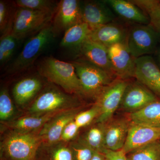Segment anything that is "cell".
I'll return each instance as SVG.
<instances>
[{
	"label": "cell",
	"mask_w": 160,
	"mask_h": 160,
	"mask_svg": "<svg viewBox=\"0 0 160 160\" xmlns=\"http://www.w3.org/2000/svg\"><path fill=\"white\" fill-rule=\"evenodd\" d=\"M15 108L7 89L3 88L0 92V121L1 123L12 120Z\"/></svg>",
	"instance_id": "obj_29"
},
{
	"label": "cell",
	"mask_w": 160,
	"mask_h": 160,
	"mask_svg": "<svg viewBox=\"0 0 160 160\" xmlns=\"http://www.w3.org/2000/svg\"><path fill=\"white\" fill-rule=\"evenodd\" d=\"M90 160H106L105 155L102 153L95 152L93 156Z\"/></svg>",
	"instance_id": "obj_36"
},
{
	"label": "cell",
	"mask_w": 160,
	"mask_h": 160,
	"mask_svg": "<svg viewBox=\"0 0 160 160\" xmlns=\"http://www.w3.org/2000/svg\"><path fill=\"white\" fill-rule=\"evenodd\" d=\"M157 101L158 100L156 96L137 80L133 82L128 83L120 106L126 111L132 113Z\"/></svg>",
	"instance_id": "obj_11"
},
{
	"label": "cell",
	"mask_w": 160,
	"mask_h": 160,
	"mask_svg": "<svg viewBox=\"0 0 160 160\" xmlns=\"http://www.w3.org/2000/svg\"><path fill=\"white\" fill-rule=\"evenodd\" d=\"M54 13L18 8L14 12L11 29L18 40L38 32L51 23Z\"/></svg>",
	"instance_id": "obj_6"
},
{
	"label": "cell",
	"mask_w": 160,
	"mask_h": 160,
	"mask_svg": "<svg viewBox=\"0 0 160 160\" xmlns=\"http://www.w3.org/2000/svg\"><path fill=\"white\" fill-rule=\"evenodd\" d=\"M108 49L116 77L125 80L135 78L136 58L130 53L126 44H116Z\"/></svg>",
	"instance_id": "obj_10"
},
{
	"label": "cell",
	"mask_w": 160,
	"mask_h": 160,
	"mask_svg": "<svg viewBox=\"0 0 160 160\" xmlns=\"http://www.w3.org/2000/svg\"><path fill=\"white\" fill-rule=\"evenodd\" d=\"M39 130H9L1 142V159L35 160L38 149L42 143Z\"/></svg>",
	"instance_id": "obj_1"
},
{
	"label": "cell",
	"mask_w": 160,
	"mask_h": 160,
	"mask_svg": "<svg viewBox=\"0 0 160 160\" xmlns=\"http://www.w3.org/2000/svg\"><path fill=\"white\" fill-rule=\"evenodd\" d=\"M131 1L147 15L149 18V25L160 37V1L131 0Z\"/></svg>",
	"instance_id": "obj_26"
},
{
	"label": "cell",
	"mask_w": 160,
	"mask_h": 160,
	"mask_svg": "<svg viewBox=\"0 0 160 160\" xmlns=\"http://www.w3.org/2000/svg\"><path fill=\"white\" fill-rule=\"evenodd\" d=\"M80 128L78 127L74 121V119L66 126L63 130L60 141L70 142L77 135Z\"/></svg>",
	"instance_id": "obj_34"
},
{
	"label": "cell",
	"mask_w": 160,
	"mask_h": 160,
	"mask_svg": "<svg viewBox=\"0 0 160 160\" xmlns=\"http://www.w3.org/2000/svg\"></svg>",
	"instance_id": "obj_39"
},
{
	"label": "cell",
	"mask_w": 160,
	"mask_h": 160,
	"mask_svg": "<svg viewBox=\"0 0 160 160\" xmlns=\"http://www.w3.org/2000/svg\"><path fill=\"white\" fill-rule=\"evenodd\" d=\"M82 22L81 2L77 0H62L58 5L52 25L55 35L65 32L72 26Z\"/></svg>",
	"instance_id": "obj_9"
},
{
	"label": "cell",
	"mask_w": 160,
	"mask_h": 160,
	"mask_svg": "<svg viewBox=\"0 0 160 160\" xmlns=\"http://www.w3.org/2000/svg\"><path fill=\"white\" fill-rule=\"evenodd\" d=\"M35 160H74L69 142L59 141L48 144L42 142Z\"/></svg>",
	"instance_id": "obj_22"
},
{
	"label": "cell",
	"mask_w": 160,
	"mask_h": 160,
	"mask_svg": "<svg viewBox=\"0 0 160 160\" xmlns=\"http://www.w3.org/2000/svg\"><path fill=\"white\" fill-rule=\"evenodd\" d=\"M131 121L124 118L112 119L104 123L105 145L106 149L117 151L122 149Z\"/></svg>",
	"instance_id": "obj_18"
},
{
	"label": "cell",
	"mask_w": 160,
	"mask_h": 160,
	"mask_svg": "<svg viewBox=\"0 0 160 160\" xmlns=\"http://www.w3.org/2000/svg\"><path fill=\"white\" fill-rule=\"evenodd\" d=\"M69 144L74 160H90L96 152L79 141Z\"/></svg>",
	"instance_id": "obj_32"
},
{
	"label": "cell",
	"mask_w": 160,
	"mask_h": 160,
	"mask_svg": "<svg viewBox=\"0 0 160 160\" xmlns=\"http://www.w3.org/2000/svg\"><path fill=\"white\" fill-rule=\"evenodd\" d=\"M103 154L106 160H128L127 154L123 149L117 151L106 149Z\"/></svg>",
	"instance_id": "obj_35"
},
{
	"label": "cell",
	"mask_w": 160,
	"mask_h": 160,
	"mask_svg": "<svg viewBox=\"0 0 160 160\" xmlns=\"http://www.w3.org/2000/svg\"><path fill=\"white\" fill-rule=\"evenodd\" d=\"M37 70L40 75L60 86L65 92L83 96L81 83L72 63L49 57L39 63Z\"/></svg>",
	"instance_id": "obj_2"
},
{
	"label": "cell",
	"mask_w": 160,
	"mask_h": 160,
	"mask_svg": "<svg viewBox=\"0 0 160 160\" xmlns=\"http://www.w3.org/2000/svg\"><path fill=\"white\" fill-rule=\"evenodd\" d=\"M78 95L70 94L55 86L43 89L28 107L24 116H42L80 107Z\"/></svg>",
	"instance_id": "obj_3"
},
{
	"label": "cell",
	"mask_w": 160,
	"mask_h": 160,
	"mask_svg": "<svg viewBox=\"0 0 160 160\" xmlns=\"http://www.w3.org/2000/svg\"><path fill=\"white\" fill-rule=\"evenodd\" d=\"M91 29L88 24L78 23L69 28L65 32L61 46L66 48H75L76 50L85 41L89 39Z\"/></svg>",
	"instance_id": "obj_23"
},
{
	"label": "cell",
	"mask_w": 160,
	"mask_h": 160,
	"mask_svg": "<svg viewBox=\"0 0 160 160\" xmlns=\"http://www.w3.org/2000/svg\"><path fill=\"white\" fill-rule=\"evenodd\" d=\"M83 22L91 29L115 22L116 15L104 1H86L81 2Z\"/></svg>",
	"instance_id": "obj_13"
},
{
	"label": "cell",
	"mask_w": 160,
	"mask_h": 160,
	"mask_svg": "<svg viewBox=\"0 0 160 160\" xmlns=\"http://www.w3.org/2000/svg\"><path fill=\"white\" fill-rule=\"evenodd\" d=\"M128 154V160H160V142L150 143Z\"/></svg>",
	"instance_id": "obj_28"
},
{
	"label": "cell",
	"mask_w": 160,
	"mask_h": 160,
	"mask_svg": "<svg viewBox=\"0 0 160 160\" xmlns=\"http://www.w3.org/2000/svg\"><path fill=\"white\" fill-rule=\"evenodd\" d=\"M160 41V36L149 24H135L129 28L126 46L132 56L138 58L155 53Z\"/></svg>",
	"instance_id": "obj_7"
},
{
	"label": "cell",
	"mask_w": 160,
	"mask_h": 160,
	"mask_svg": "<svg viewBox=\"0 0 160 160\" xmlns=\"http://www.w3.org/2000/svg\"><path fill=\"white\" fill-rule=\"evenodd\" d=\"M76 51L79 59L89 62L115 76L108 48L106 46L88 39Z\"/></svg>",
	"instance_id": "obj_16"
},
{
	"label": "cell",
	"mask_w": 160,
	"mask_h": 160,
	"mask_svg": "<svg viewBox=\"0 0 160 160\" xmlns=\"http://www.w3.org/2000/svg\"><path fill=\"white\" fill-rule=\"evenodd\" d=\"M160 139V128L131 122L122 149L126 154H128L135 149L158 142Z\"/></svg>",
	"instance_id": "obj_15"
},
{
	"label": "cell",
	"mask_w": 160,
	"mask_h": 160,
	"mask_svg": "<svg viewBox=\"0 0 160 160\" xmlns=\"http://www.w3.org/2000/svg\"><path fill=\"white\" fill-rule=\"evenodd\" d=\"M113 11L126 22L138 25H149L147 15L131 1L104 0Z\"/></svg>",
	"instance_id": "obj_19"
},
{
	"label": "cell",
	"mask_w": 160,
	"mask_h": 160,
	"mask_svg": "<svg viewBox=\"0 0 160 160\" xmlns=\"http://www.w3.org/2000/svg\"><path fill=\"white\" fill-rule=\"evenodd\" d=\"M14 12H11L9 5L5 1H0V30L1 34L11 28Z\"/></svg>",
	"instance_id": "obj_33"
},
{
	"label": "cell",
	"mask_w": 160,
	"mask_h": 160,
	"mask_svg": "<svg viewBox=\"0 0 160 160\" xmlns=\"http://www.w3.org/2000/svg\"><path fill=\"white\" fill-rule=\"evenodd\" d=\"M129 82L116 78L106 87L96 98L100 113L95 122L105 123L112 118L115 112L120 107L123 94Z\"/></svg>",
	"instance_id": "obj_8"
},
{
	"label": "cell",
	"mask_w": 160,
	"mask_h": 160,
	"mask_svg": "<svg viewBox=\"0 0 160 160\" xmlns=\"http://www.w3.org/2000/svg\"><path fill=\"white\" fill-rule=\"evenodd\" d=\"M155 52L157 53V62H155L160 69V46H158Z\"/></svg>",
	"instance_id": "obj_37"
},
{
	"label": "cell",
	"mask_w": 160,
	"mask_h": 160,
	"mask_svg": "<svg viewBox=\"0 0 160 160\" xmlns=\"http://www.w3.org/2000/svg\"><path fill=\"white\" fill-rule=\"evenodd\" d=\"M129 119L132 122L160 128V102L155 101L139 111L130 113Z\"/></svg>",
	"instance_id": "obj_24"
},
{
	"label": "cell",
	"mask_w": 160,
	"mask_h": 160,
	"mask_svg": "<svg viewBox=\"0 0 160 160\" xmlns=\"http://www.w3.org/2000/svg\"><path fill=\"white\" fill-rule=\"evenodd\" d=\"M52 22L35 33L26 43L18 57L7 69L9 74H16L30 68L54 37Z\"/></svg>",
	"instance_id": "obj_4"
},
{
	"label": "cell",
	"mask_w": 160,
	"mask_h": 160,
	"mask_svg": "<svg viewBox=\"0 0 160 160\" xmlns=\"http://www.w3.org/2000/svg\"><path fill=\"white\" fill-rule=\"evenodd\" d=\"M81 109L79 107L61 112L52 118L39 130L42 142L51 144L59 142L65 127L82 111Z\"/></svg>",
	"instance_id": "obj_14"
},
{
	"label": "cell",
	"mask_w": 160,
	"mask_h": 160,
	"mask_svg": "<svg viewBox=\"0 0 160 160\" xmlns=\"http://www.w3.org/2000/svg\"><path fill=\"white\" fill-rule=\"evenodd\" d=\"M135 78L155 95L160 97V69L151 56L136 58Z\"/></svg>",
	"instance_id": "obj_12"
},
{
	"label": "cell",
	"mask_w": 160,
	"mask_h": 160,
	"mask_svg": "<svg viewBox=\"0 0 160 160\" xmlns=\"http://www.w3.org/2000/svg\"><path fill=\"white\" fill-rule=\"evenodd\" d=\"M97 123L85 132L78 140L94 151L104 153L105 145L104 123Z\"/></svg>",
	"instance_id": "obj_25"
},
{
	"label": "cell",
	"mask_w": 160,
	"mask_h": 160,
	"mask_svg": "<svg viewBox=\"0 0 160 160\" xmlns=\"http://www.w3.org/2000/svg\"><path fill=\"white\" fill-rule=\"evenodd\" d=\"M129 30L122 24L112 22L91 29L89 39L107 48L118 43L126 45Z\"/></svg>",
	"instance_id": "obj_17"
},
{
	"label": "cell",
	"mask_w": 160,
	"mask_h": 160,
	"mask_svg": "<svg viewBox=\"0 0 160 160\" xmlns=\"http://www.w3.org/2000/svg\"><path fill=\"white\" fill-rule=\"evenodd\" d=\"M60 112H51L42 116H24L7 122L2 123V125L5 129H6L9 130L38 131L42 129L52 118Z\"/></svg>",
	"instance_id": "obj_21"
},
{
	"label": "cell",
	"mask_w": 160,
	"mask_h": 160,
	"mask_svg": "<svg viewBox=\"0 0 160 160\" xmlns=\"http://www.w3.org/2000/svg\"><path fill=\"white\" fill-rule=\"evenodd\" d=\"M42 87V80L36 77H29L20 80L12 89L15 102L20 107L26 106L37 97Z\"/></svg>",
	"instance_id": "obj_20"
},
{
	"label": "cell",
	"mask_w": 160,
	"mask_h": 160,
	"mask_svg": "<svg viewBox=\"0 0 160 160\" xmlns=\"http://www.w3.org/2000/svg\"><path fill=\"white\" fill-rule=\"evenodd\" d=\"M1 160H2V159H1Z\"/></svg>",
	"instance_id": "obj_38"
},
{
	"label": "cell",
	"mask_w": 160,
	"mask_h": 160,
	"mask_svg": "<svg viewBox=\"0 0 160 160\" xmlns=\"http://www.w3.org/2000/svg\"><path fill=\"white\" fill-rule=\"evenodd\" d=\"M18 41L12 33L11 28L2 34L0 39V62L5 64L11 58L14 53Z\"/></svg>",
	"instance_id": "obj_27"
},
{
	"label": "cell",
	"mask_w": 160,
	"mask_h": 160,
	"mask_svg": "<svg viewBox=\"0 0 160 160\" xmlns=\"http://www.w3.org/2000/svg\"><path fill=\"white\" fill-rule=\"evenodd\" d=\"M14 3L18 8L53 13L55 12L58 6L54 1L49 0H17Z\"/></svg>",
	"instance_id": "obj_30"
},
{
	"label": "cell",
	"mask_w": 160,
	"mask_h": 160,
	"mask_svg": "<svg viewBox=\"0 0 160 160\" xmlns=\"http://www.w3.org/2000/svg\"><path fill=\"white\" fill-rule=\"evenodd\" d=\"M100 113V109L97 104L94 103L90 109L79 112L74 118V121L81 129L89 125L97 118Z\"/></svg>",
	"instance_id": "obj_31"
},
{
	"label": "cell",
	"mask_w": 160,
	"mask_h": 160,
	"mask_svg": "<svg viewBox=\"0 0 160 160\" xmlns=\"http://www.w3.org/2000/svg\"><path fill=\"white\" fill-rule=\"evenodd\" d=\"M81 83L83 96L96 99L103 89L117 78L108 72L84 61L72 62Z\"/></svg>",
	"instance_id": "obj_5"
}]
</instances>
